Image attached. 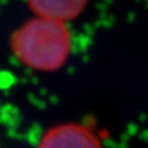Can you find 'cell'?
<instances>
[{
    "label": "cell",
    "mask_w": 148,
    "mask_h": 148,
    "mask_svg": "<svg viewBox=\"0 0 148 148\" xmlns=\"http://www.w3.org/2000/svg\"><path fill=\"white\" fill-rule=\"evenodd\" d=\"M38 148H100V145L88 130L71 125L51 130Z\"/></svg>",
    "instance_id": "cell-2"
},
{
    "label": "cell",
    "mask_w": 148,
    "mask_h": 148,
    "mask_svg": "<svg viewBox=\"0 0 148 148\" xmlns=\"http://www.w3.org/2000/svg\"><path fill=\"white\" fill-rule=\"evenodd\" d=\"M31 5L42 17L52 20H68L77 16L86 0H30Z\"/></svg>",
    "instance_id": "cell-3"
},
{
    "label": "cell",
    "mask_w": 148,
    "mask_h": 148,
    "mask_svg": "<svg viewBox=\"0 0 148 148\" xmlns=\"http://www.w3.org/2000/svg\"><path fill=\"white\" fill-rule=\"evenodd\" d=\"M22 62L35 69H56L69 52V34L62 21L41 17L30 21L14 41Z\"/></svg>",
    "instance_id": "cell-1"
}]
</instances>
